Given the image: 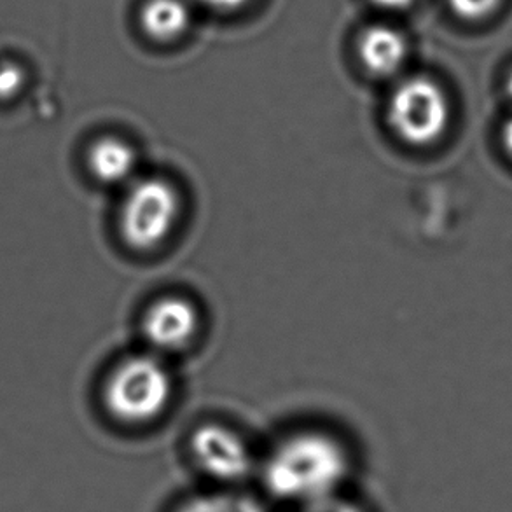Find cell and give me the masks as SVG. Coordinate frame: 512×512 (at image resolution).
I'll return each instance as SVG.
<instances>
[{
  "label": "cell",
  "mask_w": 512,
  "mask_h": 512,
  "mask_svg": "<svg viewBox=\"0 0 512 512\" xmlns=\"http://www.w3.org/2000/svg\"><path fill=\"white\" fill-rule=\"evenodd\" d=\"M502 140H504V147H506L507 153L512 156V119L507 121L504 130H502Z\"/></svg>",
  "instance_id": "obj_16"
},
{
  "label": "cell",
  "mask_w": 512,
  "mask_h": 512,
  "mask_svg": "<svg viewBox=\"0 0 512 512\" xmlns=\"http://www.w3.org/2000/svg\"><path fill=\"white\" fill-rule=\"evenodd\" d=\"M364 69L376 77H395L408 60L409 46L406 37L390 25H373L366 28L357 44Z\"/></svg>",
  "instance_id": "obj_7"
},
{
  "label": "cell",
  "mask_w": 512,
  "mask_h": 512,
  "mask_svg": "<svg viewBox=\"0 0 512 512\" xmlns=\"http://www.w3.org/2000/svg\"><path fill=\"white\" fill-rule=\"evenodd\" d=\"M25 84V72L16 63H0V102L16 97Z\"/></svg>",
  "instance_id": "obj_12"
},
{
  "label": "cell",
  "mask_w": 512,
  "mask_h": 512,
  "mask_svg": "<svg viewBox=\"0 0 512 512\" xmlns=\"http://www.w3.org/2000/svg\"><path fill=\"white\" fill-rule=\"evenodd\" d=\"M506 88H507V93H509V97L512 98V70H511V74H509V77H507Z\"/></svg>",
  "instance_id": "obj_17"
},
{
  "label": "cell",
  "mask_w": 512,
  "mask_h": 512,
  "mask_svg": "<svg viewBox=\"0 0 512 512\" xmlns=\"http://www.w3.org/2000/svg\"><path fill=\"white\" fill-rule=\"evenodd\" d=\"M198 2L205 7L214 9V11L229 13V11H236V9H240V7L247 6L250 0H198Z\"/></svg>",
  "instance_id": "obj_14"
},
{
  "label": "cell",
  "mask_w": 512,
  "mask_h": 512,
  "mask_svg": "<svg viewBox=\"0 0 512 512\" xmlns=\"http://www.w3.org/2000/svg\"><path fill=\"white\" fill-rule=\"evenodd\" d=\"M385 118L397 139L409 146H430L450 126V98L430 77H406L390 91Z\"/></svg>",
  "instance_id": "obj_4"
},
{
  "label": "cell",
  "mask_w": 512,
  "mask_h": 512,
  "mask_svg": "<svg viewBox=\"0 0 512 512\" xmlns=\"http://www.w3.org/2000/svg\"><path fill=\"white\" fill-rule=\"evenodd\" d=\"M200 329V312L191 299L168 294L147 306L142 334L154 353L179 352Z\"/></svg>",
  "instance_id": "obj_6"
},
{
  "label": "cell",
  "mask_w": 512,
  "mask_h": 512,
  "mask_svg": "<svg viewBox=\"0 0 512 512\" xmlns=\"http://www.w3.org/2000/svg\"><path fill=\"white\" fill-rule=\"evenodd\" d=\"M88 168L91 175L104 184L128 186L139 177V154L130 142L109 135L91 144L88 151Z\"/></svg>",
  "instance_id": "obj_8"
},
{
  "label": "cell",
  "mask_w": 512,
  "mask_h": 512,
  "mask_svg": "<svg viewBox=\"0 0 512 512\" xmlns=\"http://www.w3.org/2000/svg\"><path fill=\"white\" fill-rule=\"evenodd\" d=\"M173 512H268L254 497L240 492H207L182 500Z\"/></svg>",
  "instance_id": "obj_10"
},
{
  "label": "cell",
  "mask_w": 512,
  "mask_h": 512,
  "mask_svg": "<svg viewBox=\"0 0 512 512\" xmlns=\"http://www.w3.org/2000/svg\"><path fill=\"white\" fill-rule=\"evenodd\" d=\"M172 373L158 353H139L121 360L105 381V408L125 425L156 422L173 399Z\"/></svg>",
  "instance_id": "obj_2"
},
{
  "label": "cell",
  "mask_w": 512,
  "mask_h": 512,
  "mask_svg": "<svg viewBox=\"0 0 512 512\" xmlns=\"http://www.w3.org/2000/svg\"><path fill=\"white\" fill-rule=\"evenodd\" d=\"M451 11L464 20L478 21L497 11L500 0H448Z\"/></svg>",
  "instance_id": "obj_11"
},
{
  "label": "cell",
  "mask_w": 512,
  "mask_h": 512,
  "mask_svg": "<svg viewBox=\"0 0 512 512\" xmlns=\"http://www.w3.org/2000/svg\"><path fill=\"white\" fill-rule=\"evenodd\" d=\"M194 467L222 485H235L257 469L256 457L242 434L222 423H201L187 443Z\"/></svg>",
  "instance_id": "obj_5"
},
{
  "label": "cell",
  "mask_w": 512,
  "mask_h": 512,
  "mask_svg": "<svg viewBox=\"0 0 512 512\" xmlns=\"http://www.w3.org/2000/svg\"><path fill=\"white\" fill-rule=\"evenodd\" d=\"M352 465L340 437L327 430L301 429L271 448L259 472L271 497L306 507L338 497Z\"/></svg>",
  "instance_id": "obj_1"
},
{
  "label": "cell",
  "mask_w": 512,
  "mask_h": 512,
  "mask_svg": "<svg viewBox=\"0 0 512 512\" xmlns=\"http://www.w3.org/2000/svg\"><path fill=\"white\" fill-rule=\"evenodd\" d=\"M415 0H373V4L381 7V9H388V11H399V9H406L411 6Z\"/></svg>",
  "instance_id": "obj_15"
},
{
  "label": "cell",
  "mask_w": 512,
  "mask_h": 512,
  "mask_svg": "<svg viewBox=\"0 0 512 512\" xmlns=\"http://www.w3.org/2000/svg\"><path fill=\"white\" fill-rule=\"evenodd\" d=\"M180 194L172 182L156 175L137 177L126 186L119 207V231L132 249L147 252L167 242L180 215Z\"/></svg>",
  "instance_id": "obj_3"
},
{
  "label": "cell",
  "mask_w": 512,
  "mask_h": 512,
  "mask_svg": "<svg viewBox=\"0 0 512 512\" xmlns=\"http://www.w3.org/2000/svg\"><path fill=\"white\" fill-rule=\"evenodd\" d=\"M303 512H366L362 506L352 500L343 499L341 495L333 499L322 500L312 506L303 507Z\"/></svg>",
  "instance_id": "obj_13"
},
{
  "label": "cell",
  "mask_w": 512,
  "mask_h": 512,
  "mask_svg": "<svg viewBox=\"0 0 512 512\" xmlns=\"http://www.w3.org/2000/svg\"><path fill=\"white\" fill-rule=\"evenodd\" d=\"M191 11L186 0H147L140 23L146 34L160 42H172L186 32Z\"/></svg>",
  "instance_id": "obj_9"
}]
</instances>
